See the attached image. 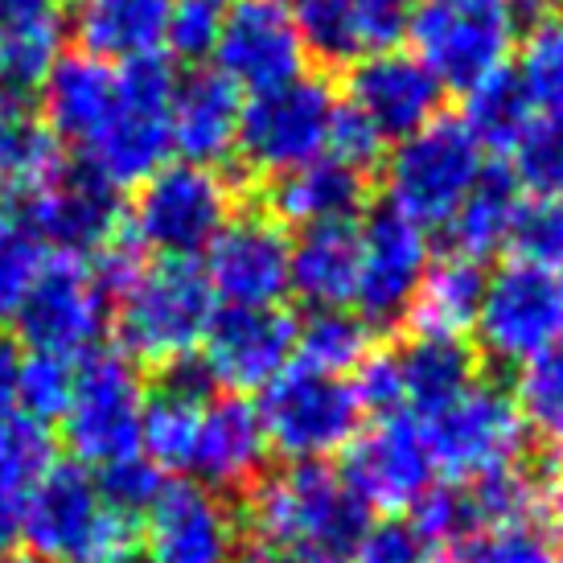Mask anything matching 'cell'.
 I'll return each mask as SVG.
<instances>
[{
    "label": "cell",
    "instance_id": "1",
    "mask_svg": "<svg viewBox=\"0 0 563 563\" xmlns=\"http://www.w3.org/2000/svg\"><path fill=\"white\" fill-rule=\"evenodd\" d=\"M247 522L284 563H345L371 510L333 465H284L247 489Z\"/></svg>",
    "mask_w": 563,
    "mask_h": 563
},
{
    "label": "cell",
    "instance_id": "2",
    "mask_svg": "<svg viewBox=\"0 0 563 563\" xmlns=\"http://www.w3.org/2000/svg\"><path fill=\"white\" fill-rule=\"evenodd\" d=\"M21 543L33 563H136L141 522L111 510L91 470L58 461L21 498Z\"/></svg>",
    "mask_w": 563,
    "mask_h": 563
},
{
    "label": "cell",
    "instance_id": "3",
    "mask_svg": "<svg viewBox=\"0 0 563 563\" xmlns=\"http://www.w3.org/2000/svg\"><path fill=\"white\" fill-rule=\"evenodd\" d=\"M111 309L120 354L136 371H177L198 358L219 300L198 260H153Z\"/></svg>",
    "mask_w": 563,
    "mask_h": 563
},
{
    "label": "cell",
    "instance_id": "4",
    "mask_svg": "<svg viewBox=\"0 0 563 563\" xmlns=\"http://www.w3.org/2000/svg\"><path fill=\"white\" fill-rule=\"evenodd\" d=\"M173 91L177 70L165 54L115 66V108L79 148V169L124 194L148 181L161 165H169Z\"/></svg>",
    "mask_w": 563,
    "mask_h": 563
},
{
    "label": "cell",
    "instance_id": "5",
    "mask_svg": "<svg viewBox=\"0 0 563 563\" xmlns=\"http://www.w3.org/2000/svg\"><path fill=\"white\" fill-rule=\"evenodd\" d=\"M235 219V186L222 169L169 161L132 189L128 239L157 260H202Z\"/></svg>",
    "mask_w": 563,
    "mask_h": 563
},
{
    "label": "cell",
    "instance_id": "6",
    "mask_svg": "<svg viewBox=\"0 0 563 563\" xmlns=\"http://www.w3.org/2000/svg\"><path fill=\"white\" fill-rule=\"evenodd\" d=\"M482 173L485 153L465 132V124L453 115H437L383 157L387 210L416 222L420 231H444V222L470 198Z\"/></svg>",
    "mask_w": 563,
    "mask_h": 563
},
{
    "label": "cell",
    "instance_id": "7",
    "mask_svg": "<svg viewBox=\"0 0 563 563\" xmlns=\"http://www.w3.org/2000/svg\"><path fill=\"white\" fill-rule=\"evenodd\" d=\"M338 108L342 99L317 75H300L284 87L247 95L243 115H239L235 157L255 177L280 181L288 173L325 157Z\"/></svg>",
    "mask_w": 563,
    "mask_h": 563
},
{
    "label": "cell",
    "instance_id": "8",
    "mask_svg": "<svg viewBox=\"0 0 563 563\" xmlns=\"http://www.w3.org/2000/svg\"><path fill=\"white\" fill-rule=\"evenodd\" d=\"M267 449L288 465H329L362 432V407L345 378L292 362L255 399Z\"/></svg>",
    "mask_w": 563,
    "mask_h": 563
},
{
    "label": "cell",
    "instance_id": "9",
    "mask_svg": "<svg viewBox=\"0 0 563 563\" xmlns=\"http://www.w3.org/2000/svg\"><path fill=\"white\" fill-rule=\"evenodd\" d=\"M420 428L432 470L453 485H470L501 470H518L522 453H527V440H531L510 391L498 383H482V378L444 411L420 420Z\"/></svg>",
    "mask_w": 563,
    "mask_h": 563
},
{
    "label": "cell",
    "instance_id": "10",
    "mask_svg": "<svg viewBox=\"0 0 563 563\" xmlns=\"http://www.w3.org/2000/svg\"><path fill=\"white\" fill-rule=\"evenodd\" d=\"M141 371L120 350H95L79 362L75 395L63 411V440L70 461L82 470H103L111 461L141 453V420H144Z\"/></svg>",
    "mask_w": 563,
    "mask_h": 563
},
{
    "label": "cell",
    "instance_id": "11",
    "mask_svg": "<svg viewBox=\"0 0 563 563\" xmlns=\"http://www.w3.org/2000/svg\"><path fill=\"white\" fill-rule=\"evenodd\" d=\"M473 333L485 358L515 371L563 345V272L506 260L485 276Z\"/></svg>",
    "mask_w": 563,
    "mask_h": 563
},
{
    "label": "cell",
    "instance_id": "12",
    "mask_svg": "<svg viewBox=\"0 0 563 563\" xmlns=\"http://www.w3.org/2000/svg\"><path fill=\"white\" fill-rule=\"evenodd\" d=\"M9 321L16 325L25 354L82 362L103 345V333L111 325V300L99 292L87 260L49 255Z\"/></svg>",
    "mask_w": 563,
    "mask_h": 563
},
{
    "label": "cell",
    "instance_id": "13",
    "mask_svg": "<svg viewBox=\"0 0 563 563\" xmlns=\"http://www.w3.org/2000/svg\"><path fill=\"white\" fill-rule=\"evenodd\" d=\"M407 37H411V54L428 66V75L444 91L465 95L510 66L518 16L470 13V9H453L440 0H420Z\"/></svg>",
    "mask_w": 563,
    "mask_h": 563
},
{
    "label": "cell",
    "instance_id": "14",
    "mask_svg": "<svg viewBox=\"0 0 563 563\" xmlns=\"http://www.w3.org/2000/svg\"><path fill=\"white\" fill-rule=\"evenodd\" d=\"M309 54L288 0H227L214 70L243 95L284 87L305 75Z\"/></svg>",
    "mask_w": 563,
    "mask_h": 563
},
{
    "label": "cell",
    "instance_id": "15",
    "mask_svg": "<svg viewBox=\"0 0 563 563\" xmlns=\"http://www.w3.org/2000/svg\"><path fill=\"white\" fill-rule=\"evenodd\" d=\"M297 358V317L284 309H219L210 321L198 375L222 395H260Z\"/></svg>",
    "mask_w": 563,
    "mask_h": 563
},
{
    "label": "cell",
    "instance_id": "16",
    "mask_svg": "<svg viewBox=\"0 0 563 563\" xmlns=\"http://www.w3.org/2000/svg\"><path fill=\"white\" fill-rule=\"evenodd\" d=\"M16 219L30 231L46 255L91 260L124 235V202L99 177L66 165L46 189L16 202Z\"/></svg>",
    "mask_w": 563,
    "mask_h": 563
},
{
    "label": "cell",
    "instance_id": "17",
    "mask_svg": "<svg viewBox=\"0 0 563 563\" xmlns=\"http://www.w3.org/2000/svg\"><path fill=\"white\" fill-rule=\"evenodd\" d=\"M342 456L345 461L338 473L366 510L407 515L437 485L423 428L411 416H391V420H375L371 428H362Z\"/></svg>",
    "mask_w": 563,
    "mask_h": 563
},
{
    "label": "cell",
    "instance_id": "18",
    "mask_svg": "<svg viewBox=\"0 0 563 563\" xmlns=\"http://www.w3.org/2000/svg\"><path fill=\"white\" fill-rule=\"evenodd\" d=\"M243 522L235 506L198 482H169L141 518V563H239Z\"/></svg>",
    "mask_w": 563,
    "mask_h": 563
},
{
    "label": "cell",
    "instance_id": "19",
    "mask_svg": "<svg viewBox=\"0 0 563 563\" xmlns=\"http://www.w3.org/2000/svg\"><path fill=\"white\" fill-rule=\"evenodd\" d=\"M292 239L272 214H235L198 260L222 309H280Z\"/></svg>",
    "mask_w": 563,
    "mask_h": 563
},
{
    "label": "cell",
    "instance_id": "20",
    "mask_svg": "<svg viewBox=\"0 0 563 563\" xmlns=\"http://www.w3.org/2000/svg\"><path fill=\"white\" fill-rule=\"evenodd\" d=\"M354 239H358V276H354L358 313L371 325L404 321L423 272L432 264L428 231L383 206L354 227Z\"/></svg>",
    "mask_w": 563,
    "mask_h": 563
},
{
    "label": "cell",
    "instance_id": "21",
    "mask_svg": "<svg viewBox=\"0 0 563 563\" xmlns=\"http://www.w3.org/2000/svg\"><path fill=\"white\" fill-rule=\"evenodd\" d=\"M444 95L449 91L428 75V66L411 49L366 54L350 66L345 79V108L358 111L387 144H399L432 124L444 108Z\"/></svg>",
    "mask_w": 563,
    "mask_h": 563
},
{
    "label": "cell",
    "instance_id": "22",
    "mask_svg": "<svg viewBox=\"0 0 563 563\" xmlns=\"http://www.w3.org/2000/svg\"><path fill=\"white\" fill-rule=\"evenodd\" d=\"M267 456L272 449H267L255 399H243V395L206 399L202 432H198V449H194V465H189L198 485L214 489L222 498L251 489L267 473Z\"/></svg>",
    "mask_w": 563,
    "mask_h": 563
},
{
    "label": "cell",
    "instance_id": "23",
    "mask_svg": "<svg viewBox=\"0 0 563 563\" xmlns=\"http://www.w3.org/2000/svg\"><path fill=\"white\" fill-rule=\"evenodd\" d=\"M243 91L227 82L214 66H198L186 79H177L169 103V141L177 161L222 169L235 157Z\"/></svg>",
    "mask_w": 563,
    "mask_h": 563
},
{
    "label": "cell",
    "instance_id": "24",
    "mask_svg": "<svg viewBox=\"0 0 563 563\" xmlns=\"http://www.w3.org/2000/svg\"><path fill=\"white\" fill-rule=\"evenodd\" d=\"M371 198L366 173L350 169L338 157H321L305 169L288 173L267 186V214L280 227L321 231V227H354Z\"/></svg>",
    "mask_w": 563,
    "mask_h": 563
},
{
    "label": "cell",
    "instance_id": "25",
    "mask_svg": "<svg viewBox=\"0 0 563 563\" xmlns=\"http://www.w3.org/2000/svg\"><path fill=\"white\" fill-rule=\"evenodd\" d=\"M42 95V128L58 141V148H75L91 141L99 124L115 108V66L91 54H66L49 66L46 82L37 87Z\"/></svg>",
    "mask_w": 563,
    "mask_h": 563
},
{
    "label": "cell",
    "instance_id": "26",
    "mask_svg": "<svg viewBox=\"0 0 563 563\" xmlns=\"http://www.w3.org/2000/svg\"><path fill=\"white\" fill-rule=\"evenodd\" d=\"M173 0H66V30L82 54L111 66L165 54Z\"/></svg>",
    "mask_w": 563,
    "mask_h": 563
},
{
    "label": "cell",
    "instance_id": "27",
    "mask_svg": "<svg viewBox=\"0 0 563 563\" xmlns=\"http://www.w3.org/2000/svg\"><path fill=\"white\" fill-rule=\"evenodd\" d=\"M202 387L206 378L189 362V366L169 371L157 391L144 399L141 453L165 477L169 473H189V465H194V449H198V432H202V411H206Z\"/></svg>",
    "mask_w": 563,
    "mask_h": 563
},
{
    "label": "cell",
    "instance_id": "28",
    "mask_svg": "<svg viewBox=\"0 0 563 563\" xmlns=\"http://www.w3.org/2000/svg\"><path fill=\"white\" fill-rule=\"evenodd\" d=\"M354 276H358L354 227L305 231L292 243L288 297H300V305H309V313H317V309H350L354 305Z\"/></svg>",
    "mask_w": 563,
    "mask_h": 563
},
{
    "label": "cell",
    "instance_id": "29",
    "mask_svg": "<svg viewBox=\"0 0 563 563\" xmlns=\"http://www.w3.org/2000/svg\"><path fill=\"white\" fill-rule=\"evenodd\" d=\"M485 272L470 260L456 255H440L428 264L420 288L407 309V325L416 338H470L477 325V309H482Z\"/></svg>",
    "mask_w": 563,
    "mask_h": 563
},
{
    "label": "cell",
    "instance_id": "30",
    "mask_svg": "<svg viewBox=\"0 0 563 563\" xmlns=\"http://www.w3.org/2000/svg\"><path fill=\"white\" fill-rule=\"evenodd\" d=\"M399 354L407 416L428 420L477 383V350L461 338H411Z\"/></svg>",
    "mask_w": 563,
    "mask_h": 563
},
{
    "label": "cell",
    "instance_id": "31",
    "mask_svg": "<svg viewBox=\"0 0 563 563\" xmlns=\"http://www.w3.org/2000/svg\"><path fill=\"white\" fill-rule=\"evenodd\" d=\"M518 206L522 194L510 181L506 169L485 165V173L477 177V186L470 189V198L456 206V214L444 222V243L449 255L470 260L482 267L485 260H498L501 251L510 247V231H515Z\"/></svg>",
    "mask_w": 563,
    "mask_h": 563
},
{
    "label": "cell",
    "instance_id": "32",
    "mask_svg": "<svg viewBox=\"0 0 563 563\" xmlns=\"http://www.w3.org/2000/svg\"><path fill=\"white\" fill-rule=\"evenodd\" d=\"M375 350V325L354 309H317L297 321V358L317 375L345 378Z\"/></svg>",
    "mask_w": 563,
    "mask_h": 563
},
{
    "label": "cell",
    "instance_id": "33",
    "mask_svg": "<svg viewBox=\"0 0 563 563\" xmlns=\"http://www.w3.org/2000/svg\"><path fill=\"white\" fill-rule=\"evenodd\" d=\"M534 111L518 91L510 66L498 70L494 79L477 82L473 91L461 95V124L470 132L482 153H510V144L518 141V132L527 128Z\"/></svg>",
    "mask_w": 563,
    "mask_h": 563
},
{
    "label": "cell",
    "instance_id": "34",
    "mask_svg": "<svg viewBox=\"0 0 563 563\" xmlns=\"http://www.w3.org/2000/svg\"><path fill=\"white\" fill-rule=\"evenodd\" d=\"M506 157L518 194L563 198V111H534Z\"/></svg>",
    "mask_w": 563,
    "mask_h": 563
},
{
    "label": "cell",
    "instance_id": "35",
    "mask_svg": "<svg viewBox=\"0 0 563 563\" xmlns=\"http://www.w3.org/2000/svg\"><path fill=\"white\" fill-rule=\"evenodd\" d=\"M515 75L531 111H563V21L543 16L515 42Z\"/></svg>",
    "mask_w": 563,
    "mask_h": 563
},
{
    "label": "cell",
    "instance_id": "36",
    "mask_svg": "<svg viewBox=\"0 0 563 563\" xmlns=\"http://www.w3.org/2000/svg\"><path fill=\"white\" fill-rule=\"evenodd\" d=\"M54 465H58V440L49 432V423L33 420L25 411H4L0 416V489L25 498Z\"/></svg>",
    "mask_w": 563,
    "mask_h": 563
},
{
    "label": "cell",
    "instance_id": "37",
    "mask_svg": "<svg viewBox=\"0 0 563 563\" xmlns=\"http://www.w3.org/2000/svg\"><path fill=\"white\" fill-rule=\"evenodd\" d=\"M305 54L325 66H354L366 58L354 0H297L292 4Z\"/></svg>",
    "mask_w": 563,
    "mask_h": 563
},
{
    "label": "cell",
    "instance_id": "38",
    "mask_svg": "<svg viewBox=\"0 0 563 563\" xmlns=\"http://www.w3.org/2000/svg\"><path fill=\"white\" fill-rule=\"evenodd\" d=\"M465 501H470L473 531H501V527H531L543 515L539 506V482L522 470H501L494 477L465 485Z\"/></svg>",
    "mask_w": 563,
    "mask_h": 563
},
{
    "label": "cell",
    "instance_id": "39",
    "mask_svg": "<svg viewBox=\"0 0 563 563\" xmlns=\"http://www.w3.org/2000/svg\"><path fill=\"white\" fill-rule=\"evenodd\" d=\"M510 399L531 437L563 444V345L518 366Z\"/></svg>",
    "mask_w": 563,
    "mask_h": 563
},
{
    "label": "cell",
    "instance_id": "40",
    "mask_svg": "<svg viewBox=\"0 0 563 563\" xmlns=\"http://www.w3.org/2000/svg\"><path fill=\"white\" fill-rule=\"evenodd\" d=\"M75 375L79 362L49 358V354H21L16 366V411H25L33 420H63L75 395Z\"/></svg>",
    "mask_w": 563,
    "mask_h": 563
},
{
    "label": "cell",
    "instance_id": "41",
    "mask_svg": "<svg viewBox=\"0 0 563 563\" xmlns=\"http://www.w3.org/2000/svg\"><path fill=\"white\" fill-rule=\"evenodd\" d=\"M95 485H99V494H103V501H108L115 515L141 522V518L161 501L169 477H165L144 453H132V456H124V461H111L103 470H95Z\"/></svg>",
    "mask_w": 563,
    "mask_h": 563
},
{
    "label": "cell",
    "instance_id": "42",
    "mask_svg": "<svg viewBox=\"0 0 563 563\" xmlns=\"http://www.w3.org/2000/svg\"><path fill=\"white\" fill-rule=\"evenodd\" d=\"M506 251L522 264L563 272V198H522Z\"/></svg>",
    "mask_w": 563,
    "mask_h": 563
},
{
    "label": "cell",
    "instance_id": "43",
    "mask_svg": "<svg viewBox=\"0 0 563 563\" xmlns=\"http://www.w3.org/2000/svg\"><path fill=\"white\" fill-rule=\"evenodd\" d=\"M222 16H227V0H173L169 25H165L169 63L202 66L206 58H214Z\"/></svg>",
    "mask_w": 563,
    "mask_h": 563
},
{
    "label": "cell",
    "instance_id": "44",
    "mask_svg": "<svg viewBox=\"0 0 563 563\" xmlns=\"http://www.w3.org/2000/svg\"><path fill=\"white\" fill-rule=\"evenodd\" d=\"M453 563H560V551L551 534L531 522V527H501V531H482L465 539L449 555Z\"/></svg>",
    "mask_w": 563,
    "mask_h": 563
},
{
    "label": "cell",
    "instance_id": "45",
    "mask_svg": "<svg viewBox=\"0 0 563 563\" xmlns=\"http://www.w3.org/2000/svg\"><path fill=\"white\" fill-rule=\"evenodd\" d=\"M437 548L420 534L407 515L371 518L362 539L350 551V563H437Z\"/></svg>",
    "mask_w": 563,
    "mask_h": 563
},
{
    "label": "cell",
    "instance_id": "46",
    "mask_svg": "<svg viewBox=\"0 0 563 563\" xmlns=\"http://www.w3.org/2000/svg\"><path fill=\"white\" fill-rule=\"evenodd\" d=\"M350 391L358 399L362 416H375V420L407 416L404 371H399V354L395 350H371L358 371L350 375Z\"/></svg>",
    "mask_w": 563,
    "mask_h": 563
},
{
    "label": "cell",
    "instance_id": "47",
    "mask_svg": "<svg viewBox=\"0 0 563 563\" xmlns=\"http://www.w3.org/2000/svg\"><path fill=\"white\" fill-rule=\"evenodd\" d=\"M329 157H338L342 165L371 177V169L383 165V157H387V141L362 120L358 111H350L342 103L338 120H333V132H329Z\"/></svg>",
    "mask_w": 563,
    "mask_h": 563
},
{
    "label": "cell",
    "instance_id": "48",
    "mask_svg": "<svg viewBox=\"0 0 563 563\" xmlns=\"http://www.w3.org/2000/svg\"><path fill=\"white\" fill-rule=\"evenodd\" d=\"M420 0H354L358 13V33L366 54H383V49H399V42L411 30Z\"/></svg>",
    "mask_w": 563,
    "mask_h": 563
},
{
    "label": "cell",
    "instance_id": "49",
    "mask_svg": "<svg viewBox=\"0 0 563 563\" xmlns=\"http://www.w3.org/2000/svg\"><path fill=\"white\" fill-rule=\"evenodd\" d=\"M37 128L42 124H33L30 115H25L21 95L0 87V181L13 173V165L21 161V153H25L30 141L37 136Z\"/></svg>",
    "mask_w": 563,
    "mask_h": 563
},
{
    "label": "cell",
    "instance_id": "50",
    "mask_svg": "<svg viewBox=\"0 0 563 563\" xmlns=\"http://www.w3.org/2000/svg\"><path fill=\"white\" fill-rule=\"evenodd\" d=\"M66 0H0V42L37 25H63Z\"/></svg>",
    "mask_w": 563,
    "mask_h": 563
},
{
    "label": "cell",
    "instance_id": "51",
    "mask_svg": "<svg viewBox=\"0 0 563 563\" xmlns=\"http://www.w3.org/2000/svg\"><path fill=\"white\" fill-rule=\"evenodd\" d=\"M539 506H543V515H548L555 527H563V453L551 461L548 477L539 482Z\"/></svg>",
    "mask_w": 563,
    "mask_h": 563
},
{
    "label": "cell",
    "instance_id": "52",
    "mask_svg": "<svg viewBox=\"0 0 563 563\" xmlns=\"http://www.w3.org/2000/svg\"><path fill=\"white\" fill-rule=\"evenodd\" d=\"M16 543H21V498L0 489V560L16 555Z\"/></svg>",
    "mask_w": 563,
    "mask_h": 563
},
{
    "label": "cell",
    "instance_id": "53",
    "mask_svg": "<svg viewBox=\"0 0 563 563\" xmlns=\"http://www.w3.org/2000/svg\"><path fill=\"white\" fill-rule=\"evenodd\" d=\"M16 366H21L16 345L0 342V416L16 411Z\"/></svg>",
    "mask_w": 563,
    "mask_h": 563
},
{
    "label": "cell",
    "instance_id": "54",
    "mask_svg": "<svg viewBox=\"0 0 563 563\" xmlns=\"http://www.w3.org/2000/svg\"><path fill=\"white\" fill-rule=\"evenodd\" d=\"M440 4L470 9V13H510V16H518V4H522V0H440Z\"/></svg>",
    "mask_w": 563,
    "mask_h": 563
},
{
    "label": "cell",
    "instance_id": "55",
    "mask_svg": "<svg viewBox=\"0 0 563 563\" xmlns=\"http://www.w3.org/2000/svg\"><path fill=\"white\" fill-rule=\"evenodd\" d=\"M239 563H284L276 551H267V548H255V551H243L239 555Z\"/></svg>",
    "mask_w": 563,
    "mask_h": 563
},
{
    "label": "cell",
    "instance_id": "56",
    "mask_svg": "<svg viewBox=\"0 0 563 563\" xmlns=\"http://www.w3.org/2000/svg\"><path fill=\"white\" fill-rule=\"evenodd\" d=\"M0 563H33V560H30V555H4Z\"/></svg>",
    "mask_w": 563,
    "mask_h": 563
},
{
    "label": "cell",
    "instance_id": "57",
    "mask_svg": "<svg viewBox=\"0 0 563 563\" xmlns=\"http://www.w3.org/2000/svg\"><path fill=\"white\" fill-rule=\"evenodd\" d=\"M539 4H548V9H560L563 13V0H539Z\"/></svg>",
    "mask_w": 563,
    "mask_h": 563
},
{
    "label": "cell",
    "instance_id": "58",
    "mask_svg": "<svg viewBox=\"0 0 563 563\" xmlns=\"http://www.w3.org/2000/svg\"><path fill=\"white\" fill-rule=\"evenodd\" d=\"M560 563H563V555H560Z\"/></svg>",
    "mask_w": 563,
    "mask_h": 563
}]
</instances>
